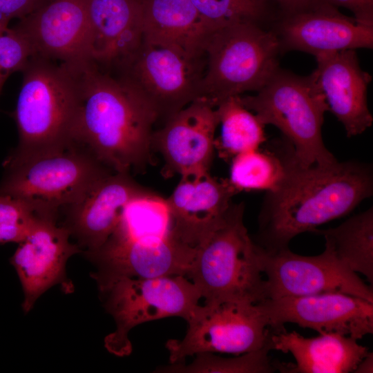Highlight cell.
Instances as JSON below:
<instances>
[{"instance_id":"cell-15","label":"cell","mask_w":373,"mask_h":373,"mask_svg":"<svg viewBox=\"0 0 373 373\" xmlns=\"http://www.w3.org/2000/svg\"><path fill=\"white\" fill-rule=\"evenodd\" d=\"M219 121L216 108L199 98L183 108L153 131L151 150L164 160V177L198 175L209 172Z\"/></svg>"},{"instance_id":"cell-34","label":"cell","mask_w":373,"mask_h":373,"mask_svg":"<svg viewBox=\"0 0 373 373\" xmlns=\"http://www.w3.org/2000/svg\"><path fill=\"white\" fill-rule=\"evenodd\" d=\"M355 373H372L373 372V354L369 352L368 354L360 362Z\"/></svg>"},{"instance_id":"cell-20","label":"cell","mask_w":373,"mask_h":373,"mask_svg":"<svg viewBox=\"0 0 373 373\" xmlns=\"http://www.w3.org/2000/svg\"><path fill=\"white\" fill-rule=\"evenodd\" d=\"M315 57L317 66L312 75L328 111L343 124L348 137L361 134L373 122L367 101L371 75L361 68L355 50L324 53Z\"/></svg>"},{"instance_id":"cell-8","label":"cell","mask_w":373,"mask_h":373,"mask_svg":"<svg viewBox=\"0 0 373 373\" xmlns=\"http://www.w3.org/2000/svg\"><path fill=\"white\" fill-rule=\"evenodd\" d=\"M97 284L103 305L116 324L104 346L118 356L131 354L128 333L133 327L171 316L186 321L201 298L196 286L184 276L122 277Z\"/></svg>"},{"instance_id":"cell-3","label":"cell","mask_w":373,"mask_h":373,"mask_svg":"<svg viewBox=\"0 0 373 373\" xmlns=\"http://www.w3.org/2000/svg\"><path fill=\"white\" fill-rule=\"evenodd\" d=\"M243 203H232L223 222L196 249L186 278L204 302L267 299L262 248L249 236Z\"/></svg>"},{"instance_id":"cell-29","label":"cell","mask_w":373,"mask_h":373,"mask_svg":"<svg viewBox=\"0 0 373 373\" xmlns=\"http://www.w3.org/2000/svg\"><path fill=\"white\" fill-rule=\"evenodd\" d=\"M43 215L26 200L0 193V243L22 242Z\"/></svg>"},{"instance_id":"cell-14","label":"cell","mask_w":373,"mask_h":373,"mask_svg":"<svg viewBox=\"0 0 373 373\" xmlns=\"http://www.w3.org/2000/svg\"><path fill=\"white\" fill-rule=\"evenodd\" d=\"M70 233L57 216L43 215L10 258L23 291L22 308L30 312L37 299L50 287L60 284L66 292L73 289L66 274L68 260L82 253L70 242Z\"/></svg>"},{"instance_id":"cell-26","label":"cell","mask_w":373,"mask_h":373,"mask_svg":"<svg viewBox=\"0 0 373 373\" xmlns=\"http://www.w3.org/2000/svg\"><path fill=\"white\" fill-rule=\"evenodd\" d=\"M286 173L284 150L262 151L259 149L241 153L231 159V184L238 191L276 189Z\"/></svg>"},{"instance_id":"cell-18","label":"cell","mask_w":373,"mask_h":373,"mask_svg":"<svg viewBox=\"0 0 373 373\" xmlns=\"http://www.w3.org/2000/svg\"><path fill=\"white\" fill-rule=\"evenodd\" d=\"M128 173L111 172L95 182L66 207L64 224L85 255L99 249L117 225L125 206L149 191Z\"/></svg>"},{"instance_id":"cell-11","label":"cell","mask_w":373,"mask_h":373,"mask_svg":"<svg viewBox=\"0 0 373 373\" xmlns=\"http://www.w3.org/2000/svg\"><path fill=\"white\" fill-rule=\"evenodd\" d=\"M262 272L267 276V299L341 293L373 303L372 287L326 248L314 256L296 254L288 247L262 248Z\"/></svg>"},{"instance_id":"cell-24","label":"cell","mask_w":373,"mask_h":373,"mask_svg":"<svg viewBox=\"0 0 373 373\" xmlns=\"http://www.w3.org/2000/svg\"><path fill=\"white\" fill-rule=\"evenodd\" d=\"M322 235L325 248L344 265L373 282V209L352 216L336 227L316 229Z\"/></svg>"},{"instance_id":"cell-2","label":"cell","mask_w":373,"mask_h":373,"mask_svg":"<svg viewBox=\"0 0 373 373\" xmlns=\"http://www.w3.org/2000/svg\"><path fill=\"white\" fill-rule=\"evenodd\" d=\"M284 149L286 173L267 192L259 215L257 245L266 250L288 247L304 232L350 213L373 193L370 165L356 161L302 166L291 146Z\"/></svg>"},{"instance_id":"cell-28","label":"cell","mask_w":373,"mask_h":373,"mask_svg":"<svg viewBox=\"0 0 373 373\" xmlns=\"http://www.w3.org/2000/svg\"><path fill=\"white\" fill-rule=\"evenodd\" d=\"M210 31L241 22L260 23L271 14L270 0H190Z\"/></svg>"},{"instance_id":"cell-21","label":"cell","mask_w":373,"mask_h":373,"mask_svg":"<svg viewBox=\"0 0 373 373\" xmlns=\"http://www.w3.org/2000/svg\"><path fill=\"white\" fill-rule=\"evenodd\" d=\"M90 23V61L119 70L142 42V0H86Z\"/></svg>"},{"instance_id":"cell-6","label":"cell","mask_w":373,"mask_h":373,"mask_svg":"<svg viewBox=\"0 0 373 373\" xmlns=\"http://www.w3.org/2000/svg\"><path fill=\"white\" fill-rule=\"evenodd\" d=\"M275 31L241 22L211 32L205 41L200 97L216 107L224 99L258 91L278 68Z\"/></svg>"},{"instance_id":"cell-25","label":"cell","mask_w":373,"mask_h":373,"mask_svg":"<svg viewBox=\"0 0 373 373\" xmlns=\"http://www.w3.org/2000/svg\"><path fill=\"white\" fill-rule=\"evenodd\" d=\"M220 135L215 140L219 156L231 160L246 151L259 149L266 140L265 125L241 103L239 96L231 97L216 107Z\"/></svg>"},{"instance_id":"cell-23","label":"cell","mask_w":373,"mask_h":373,"mask_svg":"<svg viewBox=\"0 0 373 373\" xmlns=\"http://www.w3.org/2000/svg\"><path fill=\"white\" fill-rule=\"evenodd\" d=\"M143 41L203 56L211 32L190 0H142Z\"/></svg>"},{"instance_id":"cell-13","label":"cell","mask_w":373,"mask_h":373,"mask_svg":"<svg viewBox=\"0 0 373 373\" xmlns=\"http://www.w3.org/2000/svg\"><path fill=\"white\" fill-rule=\"evenodd\" d=\"M268 327L280 332L287 323L358 340L373 333V303L341 293L267 298L257 303Z\"/></svg>"},{"instance_id":"cell-5","label":"cell","mask_w":373,"mask_h":373,"mask_svg":"<svg viewBox=\"0 0 373 373\" xmlns=\"http://www.w3.org/2000/svg\"><path fill=\"white\" fill-rule=\"evenodd\" d=\"M241 103L265 126L278 128L302 166L338 161L322 137L325 97L312 75L299 76L280 69L254 95H239Z\"/></svg>"},{"instance_id":"cell-7","label":"cell","mask_w":373,"mask_h":373,"mask_svg":"<svg viewBox=\"0 0 373 373\" xmlns=\"http://www.w3.org/2000/svg\"><path fill=\"white\" fill-rule=\"evenodd\" d=\"M0 193L26 200L43 214H58L95 182L113 172L82 146L65 145L4 164Z\"/></svg>"},{"instance_id":"cell-33","label":"cell","mask_w":373,"mask_h":373,"mask_svg":"<svg viewBox=\"0 0 373 373\" xmlns=\"http://www.w3.org/2000/svg\"><path fill=\"white\" fill-rule=\"evenodd\" d=\"M279 6L281 13H286L303 8L315 0H270Z\"/></svg>"},{"instance_id":"cell-31","label":"cell","mask_w":373,"mask_h":373,"mask_svg":"<svg viewBox=\"0 0 373 373\" xmlns=\"http://www.w3.org/2000/svg\"><path fill=\"white\" fill-rule=\"evenodd\" d=\"M349 10L357 21L373 26V0H315Z\"/></svg>"},{"instance_id":"cell-4","label":"cell","mask_w":373,"mask_h":373,"mask_svg":"<svg viewBox=\"0 0 373 373\" xmlns=\"http://www.w3.org/2000/svg\"><path fill=\"white\" fill-rule=\"evenodd\" d=\"M21 72L14 113L19 144L4 164L70 142L77 93L68 67L32 56Z\"/></svg>"},{"instance_id":"cell-27","label":"cell","mask_w":373,"mask_h":373,"mask_svg":"<svg viewBox=\"0 0 373 373\" xmlns=\"http://www.w3.org/2000/svg\"><path fill=\"white\" fill-rule=\"evenodd\" d=\"M269 342L262 348L234 358H222L213 353L196 354L190 364L173 363L157 370L160 372L175 373H270L276 370V363L268 356Z\"/></svg>"},{"instance_id":"cell-12","label":"cell","mask_w":373,"mask_h":373,"mask_svg":"<svg viewBox=\"0 0 373 373\" xmlns=\"http://www.w3.org/2000/svg\"><path fill=\"white\" fill-rule=\"evenodd\" d=\"M195 251L173 233L128 236L113 233L99 249L86 256L97 267L91 276L97 283L122 277H186Z\"/></svg>"},{"instance_id":"cell-35","label":"cell","mask_w":373,"mask_h":373,"mask_svg":"<svg viewBox=\"0 0 373 373\" xmlns=\"http://www.w3.org/2000/svg\"><path fill=\"white\" fill-rule=\"evenodd\" d=\"M37 1H38L39 6L40 4H41V3H44V2H46V1H48V0H37Z\"/></svg>"},{"instance_id":"cell-10","label":"cell","mask_w":373,"mask_h":373,"mask_svg":"<svg viewBox=\"0 0 373 373\" xmlns=\"http://www.w3.org/2000/svg\"><path fill=\"white\" fill-rule=\"evenodd\" d=\"M181 340L166 343L171 364L201 353L242 354L265 347L271 335L257 303L241 300L204 302L193 309Z\"/></svg>"},{"instance_id":"cell-30","label":"cell","mask_w":373,"mask_h":373,"mask_svg":"<svg viewBox=\"0 0 373 373\" xmlns=\"http://www.w3.org/2000/svg\"><path fill=\"white\" fill-rule=\"evenodd\" d=\"M30 44L15 26L0 22V94L8 77L22 71L32 57Z\"/></svg>"},{"instance_id":"cell-1","label":"cell","mask_w":373,"mask_h":373,"mask_svg":"<svg viewBox=\"0 0 373 373\" xmlns=\"http://www.w3.org/2000/svg\"><path fill=\"white\" fill-rule=\"evenodd\" d=\"M64 64L77 93L70 142L114 172L145 170L155 112L124 80L93 61Z\"/></svg>"},{"instance_id":"cell-22","label":"cell","mask_w":373,"mask_h":373,"mask_svg":"<svg viewBox=\"0 0 373 373\" xmlns=\"http://www.w3.org/2000/svg\"><path fill=\"white\" fill-rule=\"evenodd\" d=\"M356 339L338 333L305 338L296 331L271 333V350L291 353L293 365L276 363L278 370L293 373H348L354 372L368 354L367 347Z\"/></svg>"},{"instance_id":"cell-16","label":"cell","mask_w":373,"mask_h":373,"mask_svg":"<svg viewBox=\"0 0 373 373\" xmlns=\"http://www.w3.org/2000/svg\"><path fill=\"white\" fill-rule=\"evenodd\" d=\"M281 14L275 31L281 50H296L316 57L373 47V26L346 16L327 3L314 1L298 10Z\"/></svg>"},{"instance_id":"cell-9","label":"cell","mask_w":373,"mask_h":373,"mask_svg":"<svg viewBox=\"0 0 373 373\" xmlns=\"http://www.w3.org/2000/svg\"><path fill=\"white\" fill-rule=\"evenodd\" d=\"M205 64L204 55L193 56L142 40L117 76L165 122L200 97Z\"/></svg>"},{"instance_id":"cell-17","label":"cell","mask_w":373,"mask_h":373,"mask_svg":"<svg viewBox=\"0 0 373 373\" xmlns=\"http://www.w3.org/2000/svg\"><path fill=\"white\" fill-rule=\"evenodd\" d=\"M16 26L28 39L32 56L59 63L90 60L86 0H48Z\"/></svg>"},{"instance_id":"cell-32","label":"cell","mask_w":373,"mask_h":373,"mask_svg":"<svg viewBox=\"0 0 373 373\" xmlns=\"http://www.w3.org/2000/svg\"><path fill=\"white\" fill-rule=\"evenodd\" d=\"M37 0H0V22L9 24L12 19H22L37 6Z\"/></svg>"},{"instance_id":"cell-19","label":"cell","mask_w":373,"mask_h":373,"mask_svg":"<svg viewBox=\"0 0 373 373\" xmlns=\"http://www.w3.org/2000/svg\"><path fill=\"white\" fill-rule=\"evenodd\" d=\"M238 191L209 172L183 176L166 198L175 237L196 249L224 221Z\"/></svg>"}]
</instances>
